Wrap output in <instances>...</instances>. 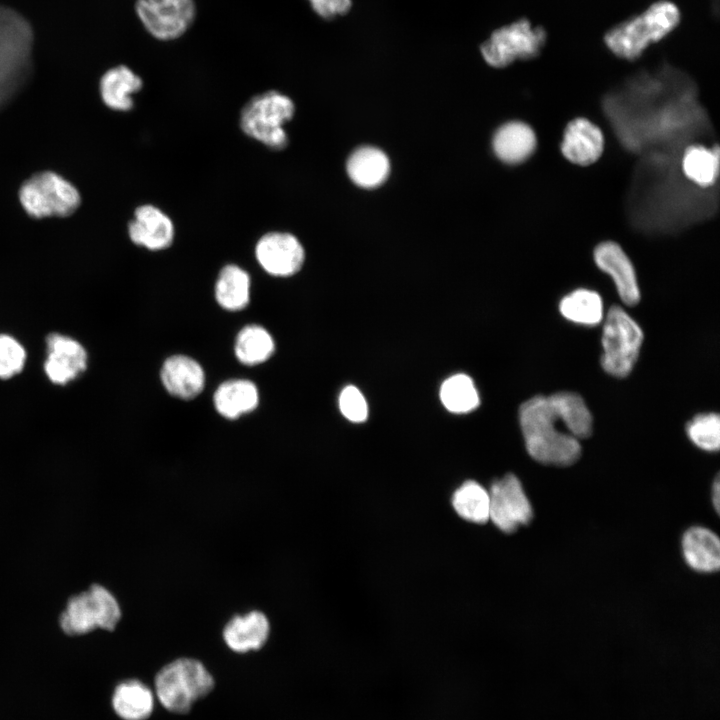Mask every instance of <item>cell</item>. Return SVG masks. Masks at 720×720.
<instances>
[{
  "label": "cell",
  "instance_id": "obj_1",
  "mask_svg": "<svg viewBox=\"0 0 720 720\" xmlns=\"http://www.w3.org/2000/svg\"><path fill=\"white\" fill-rule=\"evenodd\" d=\"M519 419L526 449L536 461L568 466L580 457L578 439L557 428L561 421L549 396L539 395L525 401L519 409Z\"/></svg>",
  "mask_w": 720,
  "mask_h": 720
},
{
  "label": "cell",
  "instance_id": "obj_2",
  "mask_svg": "<svg viewBox=\"0 0 720 720\" xmlns=\"http://www.w3.org/2000/svg\"><path fill=\"white\" fill-rule=\"evenodd\" d=\"M680 19V10L673 2L660 0L640 15L613 26L604 35V42L617 57L636 60L651 44L669 35Z\"/></svg>",
  "mask_w": 720,
  "mask_h": 720
},
{
  "label": "cell",
  "instance_id": "obj_3",
  "mask_svg": "<svg viewBox=\"0 0 720 720\" xmlns=\"http://www.w3.org/2000/svg\"><path fill=\"white\" fill-rule=\"evenodd\" d=\"M32 46L30 23L17 11L0 5V109L28 80Z\"/></svg>",
  "mask_w": 720,
  "mask_h": 720
},
{
  "label": "cell",
  "instance_id": "obj_4",
  "mask_svg": "<svg viewBox=\"0 0 720 720\" xmlns=\"http://www.w3.org/2000/svg\"><path fill=\"white\" fill-rule=\"evenodd\" d=\"M215 681L204 664L194 658L180 657L163 666L154 679L155 695L168 711L184 714L208 695Z\"/></svg>",
  "mask_w": 720,
  "mask_h": 720
},
{
  "label": "cell",
  "instance_id": "obj_5",
  "mask_svg": "<svg viewBox=\"0 0 720 720\" xmlns=\"http://www.w3.org/2000/svg\"><path fill=\"white\" fill-rule=\"evenodd\" d=\"M295 112L293 101L285 94L269 90L253 96L242 108L240 127L249 137L272 150H282L288 145L283 125Z\"/></svg>",
  "mask_w": 720,
  "mask_h": 720
},
{
  "label": "cell",
  "instance_id": "obj_6",
  "mask_svg": "<svg viewBox=\"0 0 720 720\" xmlns=\"http://www.w3.org/2000/svg\"><path fill=\"white\" fill-rule=\"evenodd\" d=\"M121 617V606L115 595L105 586L93 584L68 600L59 624L64 633L79 636L95 629L112 631Z\"/></svg>",
  "mask_w": 720,
  "mask_h": 720
},
{
  "label": "cell",
  "instance_id": "obj_7",
  "mask_svg": "<svg viewBox=\"0 0 720 720\" xmlns=\"http://www.w3.org/2000/svg\"><path fill=\"white\" fill-rule=\"evenodd\" d=\"M642 341L637 322L621 307L612 306L603 325V369L614 377H626L637 361Z\"/></svg>",
  "mask_w": 720,
  "mask_h": 720
},
{
  "label": "cell",
  "instance_id": "obj_8",
  "mask_svg": "<svg viewBox=\"0 0 720 720\" xmlns=\"http://www.w3.org/2000/svg\"><path fill=\"white\" fill-rule=\"evenodd\" d=\"M547 40L542 26L533 27L526 19L496 29L481 45V54L492 67L503 68L516 60L539 56Z\"/></svg>",
  "mask_w": 720,
  "mask_h": 720
},
{
  "label": "cell",
  "instance_id": "obj_9",
  "mask_svg": "<svg viewBox=\"0 0 720 720\" xmlns=\"http://www.w3.org/2000/svg\"><path fill=\"white\" fill-rule=\"evenodd\" d=\"M19 199L34 218L71 215L81 202L78 190L67 180L50 171L33 175L23 183Z\"/></svg>",
  "mask_w": 720,
  "mask_h": 720
},
{
  "label": "cell",
  "instance_id": "obj_10",
  "mask_svg": "<svg viewBox=\"0 0 720 720\" xmlns=\"http://www.w3.org/2000/svg\"><path fill=\"white\" fill-rule=\"evenodd\" d=\"M135 12L151 37L173 41L190 29L197 8L194 0H137Z\"/></svg>",
  "mask_w": 720,
  "mask_h": 720
},
{
  "label": "cell",
  "instance_id": "obj_11",
  "mask_svg": "<svg viewBox=\"0 0 720 720\" xmlns=\"http://www.w3.org/2000/svg\"><path fill=\"white\" fill-rule=\"evenodd\" d=\"M489 492V519L501 531L514 532L527 525L533 517V509L521 482L513 474L492 483Z\"/></svg>",
  "mask_w": 720,
  "mask_h": 720
},
{
  "label": "cell",
  "instance_id": "obj_12",
  "mask_svg": "<svg viewBox=\"0 0 720 720\" xmlns=\"http://www.w3.org/2000/svg\"><path fill=\"white\" fill-rule=\"evenodd\" d=\"M255 255L260 266L275 277H288L297 273L305 259L299 240L287 232H269L257 242Z\"/></svg>",
  "mask_w": 720,
  "mask_h": 720
},
{
  "label": "cell",
  "instance_id": "obj_13",
  "mask_svg": "<svg viewBox=\"0 0 720 720\" xmlns=\"http://www.w3.org/2000/svg\"><path fill=\"white\" fill-rule=\"evenodd\" d=\"M604 145L600 127L585 117H576L566 125L560 149L569 162L589 166L601 157Z\"/></svg>",
  "mask_w": 720,
  "mask_h": 720
},
{
  "label": "cell",
  "instance_id": "obj_14",
  "mask_svg": "<svg viewBox=\"0 0 720 720\" xmlns=\"http://www.w3.org/2000/svg\"><path fill=\"white\" fill-rule=\"evenodd\" d=\"M270 633L268 616L261 610L252 609L230 617L223 627L222 638L231 651L245 654L263 648Z\"/></svg>",
  "mask_w": 720,
  "mask_h": 720
},
{
  "label": "cell",
  "instance_id": "obj_15",
  "mask_svg": "<svg viewBox=\"0 0 720 720\" xmlns=\"http://www.w3.org/2000/svg\"><path fill=\"white\" fill-rule=\"evenodd\" d=\"M593 258L598 268L613 279L621 300L627 305H636L640 291L635 269L621 246L614 241H603L594 248Z\"/></svg>",
  "mask_w": 720,
  "mask_h": 720
},
{
  "label": "cell",
  "instance_id": "obj_16",
  "mask_svg": "<svg viewBox=\"0 0 720 720\" xmlns=\"http://www.w3.org/2000/svg\"><path fill=\"white\" fill-rule=\"evenodd\" d=\"M128 233L136 245L157 251L172 244L175 229L167 214L154 205L144 204L135 209Z\"/></svg>",
  "mask_w": 720,
  "mask_h": 720
},
{
  "label": "cell",
  "instance_id": "obj_17",
  "mask_svg": "<svg viewBox=\"0 0 720 720\" xmlns=\"http://www.w3.org/2000/svg\"><path fill=\"white\" fill-rule=\"evenodd\" d=\"M47 352L44 369L53 383L66 384L86 369V351L72 338L56 333L49 335Z\"/></svg>",
  "mask_w": 720,
  "mask_h": 720
},
{
  "label": "cell",
  "instance_id": "obj_18",
  "mask_svg": "<svg viewBox=\"0 0 720 720\" xmlns=\"http://www.w3.org/2000/svg\"><path fill=\"white\" fill-rule=\"evenodd\" d=\"M161 381L171 395L189 400L202 392L205 373L201 365L191 357L173 355L162 365Z\"/></svg>",
  "mask_w": 720,
  "mask_h": 720
},
{
  "label": "cell",
  "instance_id": "obj_19",
  "mask_svg": "<svg viewBox=\"0 0 720 720\" xmlns=\"http://www.w3.org/2000/svg\"><path fill=\"white\" fill-rule=\"evenodd\" d=\"M492 145L496 156L502 162L519 164L534 153L537 147V137L527 123L510 121L497 129Z\"/></svg>",
  "mask_w": 720,
  "mask_h": 720
},
{
  "label": "cell",
  "instance_id": "obj_20",
  "mask_svg": "<svg viewBox=\"0 0 720 720\" xmlns=\"http://www.w3.org/2000/svg\"><path fill=\"white\" fill-rule=\"evenodd\" d=\"M682 550L687 564L699 572H714L720 566L718 536L704 527L688 529L682 538Z\"/></svg>",
  "mask_w": 720,
  "mask_h": 720
},
{
  "label": "cell",
  "instance_id": "obj_21",
  "mask_svg": "<svg viewBox=\"0 0 720 720\" xmlns=\"http://www.w3.org/2000/svg\"><path fill=\"white\" fill-rule=\"evenodd\" d=\"M142 86L140 76L129 67L118 65L103 74L99 87L106 106L117 111H128L133 107L132 94Z\"/></svg>",
  "mask_w": 720,
  "mask_h": 720
},
{
  "label": "cell",
  "instance_id": "obj_22",
  "mask_svg": "<svg viewBox=\"0 0 720 720\" xmlns=\"http://www.w3.org/2000/svg\"><path fill=\"white\" fill-rule=\"evenodd\" d=\"M213 401L215 409L221 416L233 420L258 406L259 393L253 382L233 379L223 382L216 389Z\"/></svg>",
  "mask_w": 720,
  "mask_h": 720
},
{
  "label": "cell",
  "instance_id": "obj_23",
  "mask_svg": "<svg viewBox=\"0 0 720 720\" xmlns=\"http://www.w3.org/2000/svg\"><path fill=\"white\" fill-rule=\"evenodd\" d=\"M154 693L137 679L117 685L112 696L115 713L123 720H146L154 709Z\"/></svg>",
  "mask_w": 720,
  "mask_h": 720
},
{
  "label": "cell",
  "instance_id": "obj_24",
  "mask_svg": "<svg viewBox=\"0 0 720 720\" xmlns=\"http://www.w3.org/2000/svg\"><path fill=\"white\" fill-rule=\"evenodd\" d=\"M390 170L387 156L374 147L355 150L347 161L350 179L360 187L374 188L382 184Z\"/></svg>",
  "mask_w": 720,
  "mask_h": 720
},
{
  "label": "cell",
  "instance_id": "obj_25",
  "mask_svg": "<svg viewBox=\"0 0 720 720\" xmlns=\"http://www.w3.org/2000/svg\"><path fill=\"white\" fill-rule=\"evenodd\" d=\"M684 176L699 187L715 184L719 175V150L701 144L689 145L681 158Z\"/></svg>",
  "mask_w": 720,
  "mask_h": 720
},
{
  "label": "cell",
  "instance_id": "obj_26",
  "mask_svg": "<svg viewBox=\"0 0 720 720\" xmlns=\"http://www.w3.org/2000/svg\"><path fill=\"white\" fill-rule=\"evenodd\" d=\"M215 298L228 311L244 309L250 299V277L235 264L224 266L215 284Z\"/></svg>",
  "mask_w": 720,
  "mask_h": 720
},
{
  "label": "cell",
  "instance_id": "obj_27",
  "mask_svg": "<svg viewBox=\"0 0 720 720\" xmlns=\"http://www.w3.org/2000/svg\"><path fill=\"white\" fill-rule=\"evenodd\" d=\"M559 419L575 438H587L592 433V416L582 397L573 392H557L549 396Z\"/></svg>",
  "mask_w": 720,
  "mask_h": 720
},
{
  "label": "cell",
  "instance_id": "obj_28",
  "mask_svg": "<svg viewBox=\"0 0 720 720\" xmlns=\"http://www.w3.org/2000/svg\"><path fill=\"white\" fill-rule=\"evenodd\" d=\"M234 350L241 363L254 366L265 362L272 356L275 343L265 328L248 325L238 333Z\"/></svg>",
  "mask_w": 720,
  "mask_h": 720
},
{
  "label": "cell",
  "instance_id": "obj_29",
  "mask_svg": "<svg viewBox=\"0 0 720 720\" xmlns=\"http://www.w3.org/2000/svg\"><path fill=\"white\" fill-rule=\"evenodd\" d=\"M559 310L567 320L582 325H597L603 319L601 296L589 289H577L566 295Z\"/></svg>",
  "mask_w": 720,
  "mask_h": 720
},
{
  "label": "cell",
  "instance_id": "obj_30",
  "mask_svg": "<svg viewBox=\"0 0 720 720\" xmlns=\"http://www.w3.org/2000/svg\"><path fill=\"white\" fill-rule=\"evenodd\" d=\"M452 506L464 520L477 524L489 520V492L476 481L468 480L454 491Z\"/></svg>",
  "mask_w": 720,
  "mask_h": 720
},
{
  "label": "cell",
  "instance_id": "obj_31",
  "mask_svg": "<svg viewBox=\"0 0 720 720\" xmlns=\"http://www.w3.org/2000/svg\"><path fill=\"white\" fill-rule=\"evenodd\" d=\"M440 399L445 408L453 413H467L479 405V396L473 380L465 374L446 379L440 388Z\"/></svg>",
  "mask_w": 720,
  "mask_h": 720
},
{
  "label": "cell",
  "instance_id": "obj_32",
  "mask_svg": "<svg viewBox=\"0 0 720 720\" xmlns=\"http://www.w3.org/2000/svg\"><path fill=\"white\" fill-rule=\"evenodd\" d=\"M687 435L699 448L713 452L720 446V418L716 413L696 415L687 424Z\"/></svg>",
  "mask_w": 720,
  "mask_h": 720
},
{
  "label": "cell",
  "instance_id": "obj_33",
  "mask_svg": "<svg viewBox=\"0 0 720 720\" xmlns=\"http://www.w3.org/2000/svg\"><path fill=\"white\" fill-rule=\"evenodd\" d=\"M26 352L9 335H0V378L8 379L19 373L25 364Z\"/></svg>",
  "mask_w": 720,
  "mask_h": 720
},
{
  "label": "cell",
  "instance_id": "obj_34",
  "mask_svg": "<svg viewBox=\"0 0 720 720\" xmlns=\"http://www.w3.org/2000/svg\"><path fill=\"white\" fill-rule=\"evenodd\" d=\"M339 407L342 414L350 421L363 422L368 415L366 400L355 386L345 387L339 396Z\"/></svg>",
  "mask_w": 720,
  "mask_h": 720
},
{
  "label": "cell",
  "instance_id": "obj_35",
  "mask_svg": "<svg viewBox=\"0 0 720 720\" xmlns=\"http://www.w3.org/2000/svg\"><path fill=\"white\" fill-rule=\"evenodd\" d=\"M308 2L314 13L326 20L346 14L352 6V0H308Z\"/></svg>",
  "mask_w": 720,
  "mask_h": 720
},
{
  "label": "cell",
  "instance_id": "obj_36",
  "mask_svg": "<svg viewBox=\"0 0 720 720\" xmlns=\"http://www.w3.org/2000/svg\"><path fill=\"white\" fill-rule=\"evenodd\" d=\"M712 502L715 510L718 512L720 508V483L719 477H716L712 486Z\"/></svg>",
  "mask_w": 720,
  "mask_h": 720
}]
</instances>
